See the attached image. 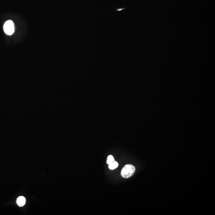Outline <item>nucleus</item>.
<instances>
[{"instance_id": "39448f33", "label": "nucleus", "mask_w": 215, "mask_h": 215, "mask_svg": "<svg viewBox=\"0 0 215 215\" xmlns=\"http://www.w3.org/2000/svg\"><path fill=\"white\" fill-rule=\"evenodd\" d=\"M114 161V158L112 155H110L107 157V163L108 165L111 164Z\"/></svg>"}, {"instance_id": "f257e3e1", "label": "nucleus", "mask_w": 215, "mask_h": 215, "mask_svg": "<svg viewBox=\"0 0 215 215\" xmlns=\"http://www.w3.org/2000/svg\"><path fill=\"white\" fill-rule=\"evenodd\" d=\"M135 170V167L133 165L131 164L125 165L121 171V175L123 178H129L133 175Z\"/></svg>"}, {"instance_id": "f03ea898", "label": "nucleus", "mask_w": 215, "mask_h": 215, "mask_svg": "<svg viewBox=\"0 0 215 215\" xmlns=\"http://www.w3.org/2000/svg\"><path fill=\"white\" fill-rule=\"evenodd\" d=\"M4 31L8 35L13 34L14 31V24L12 21H8L5 22L3 26Z\"/></svg>"}, {"instance_id": "7ed1b4c3", "label": "nucleus", "mask_w": 215, "mask_h": 215, "mask_svg": "<svg viewBox=\"0 0 215 215\" xmlns=\"http://www.w3.org/2000/svg\"><path fill=\"white\" fill-rule=\"evenodd\" d=\"M16 202L19 206L22 207L25 205V203H26V199L25 197L21 196V197H19L17 199Z\"/></svg>"}, {"instance_id": "20e7f679", "label": "nucleus", "mask_w": 215, "mask_h": 215, "mask_svg": "<svg viewBox=\"0 0 215 215\" xmlns=\"http://www.w3.org/2000/svg\"><path fill=\"white\" fill-rule=\"evenodd\" d=\"M118 166V164L117 162L116 161H114L111 164H109L108 167H109L110 169L114 170L117 168Z\"/></svg>"}]
</instances>
